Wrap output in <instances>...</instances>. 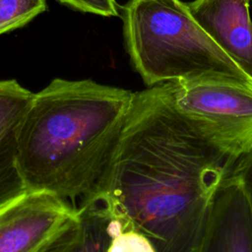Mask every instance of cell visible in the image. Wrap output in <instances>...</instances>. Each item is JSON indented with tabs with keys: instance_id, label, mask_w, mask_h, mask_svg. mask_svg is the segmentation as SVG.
<instances>
[{
	"instance_id": "1",
	"label": "cell",
	"mask_w": 252,
	"mask_h": 252,
	"mask_svg": "<svg viewBox=\"0 0 252 252\" xmlns=\"http://www.w3.org/2000/svg\"><path fill=\"white\" fill-rule=\"evenodd\" d=\"M235 162L178 112L170 83L148 87L132 94L99 200L123 229L144 234L157 252H198Z\"/></svg>"
},
{
	"instance_id": "2",
	"label": "cell",
	"mask_w": 252,
	"mask_h": 252,
	"mask_svg": "<svg viewBox=\"0 0 252 252\" xmlns=\"http://www.w3.org/2000/svg\"><path fill=\"white\" fill-rule=\"evenodd\" d=\"M133 92L92 80L56 78L33 94L18 129L27 191H45L75 213L107 186Z\"/></svg>"
},
{
	"instance_id": "3",
	"label": "cell",
	"mask_w": 252,
	"mask_h": 252,
	"mask_svg": "<svg viewBox=\"0 0 252 252\" xmlns=\"http://www.w3.org/2000/svg\"><path fill=\"white\" fill-rule=\"evenodd\" d=\"M122 20L126 51L147 87L203 78L252 84L181 0H130Z\"/></svg>"
},
{
	"instance_id": "4",
	"label": "cell",
	"mask_w": 252,
	"mask_h": 252,
	"mask_svg": "<svg viewBox=\"0 0 252 252\" xmlns=\"http://www.w3.org/2000/svg\"><path fill=\"white\" fill-rule=\"evenodd\" d=\"M169 83L178 112L221 152L237 160L252 150V84L220 78Z\"/></svg>"
},
{
	"instance_id": "5",
	"label": "cell",
	"mask_w": 252,
	"mask_h": 252,
	"mask_svg": "<svg viewBox=\"0 0 252 252\" xmlns=\"http://www.w3.org/2000/svg\"><path fill=\"white\" fill-rule=\"evenodd\" d=\"M77 213L45 191H27L0 208V252H36Z\"/></svg>"
},
{
	"instance_id": "6",
	"label": "cell",
	"mask_w": 252,
	"mask_h": 252,
	"mask_svg": "<svg viewBox=\"0 0 252 252\" xmlns=\"http://www.w3.org/2000/svg\"><path fill=\"white\" fill-rule=\"evenodd\" d=\"M250 0H193L190 13L206 33L246 74L252 77Z\"/></svg>"
},
{
	"instance_id": "7",
	"label": "cell",
	"mask_w": 252,
	"mask_h": 252,
	"mask_svg": "<svg viewBox=\"0 0 252 252\" xmlns=\"http://www.w3.org/2000/svg\"><path fill=\"white\" fill-rule=\"evenodd\" d=\"M199 252H252V218L245 189L230 173L212 208Z\"/></svg>"
},
{
	"instance_id": "8",
	"label": "cell",
	"mask_w": 252,
	"mask_h": 252,
	"mask_svg": "<svg viewBox=\"0 0 252 252\" xmlns=\"http://www.w3.org/2000/svg\"><path fill=\"white\" fill-rule=\"evenodd\" d=\"M34 93L0 80V208L27 192L18 166V129Z\"/></svg>"
},
{
	"instance_id": "9",
	"label": "cell",
	"mask_w": 252,
	"mask_h": 252,
	"mask_svg": "<svg viewBox=\"0 0 252 252\" xmlns=\"http://www.w3.org/2000/svg\"><path fill=\"white\" fill-rule=\"evenodd\" d=\"M111 216L101 200L83 208L36 252H108Z\"/></svg>"
},
{
	"instance_id": "10",
	"label": "cell",
	"mask_w": 252,
	"mask_h": 252,
	"mask_svg": "<svg viewBox=\"0 0 252 252\" xmlns=\"http://www.w3.org/2000/svg\"><path fill=\"white\" fill-rule=\"evenodd\" d=\"M46 7V0H0V35L26 26Z\"/></svg>"
},
{
	"instance_id": "11",
	"label": "cell",
	"mask_w": 252,
	"mask_h": 252,
	"mask_svg": "<svg viewBox=\"0 0 252 252\" xmlns=\"http://www.w3.org/2000/svg\"><path fill=\"white\" fill-rule=\"evenodd\" d=\"M108 227L112 236L108 252H157L144 234L133 228L123 229L119 220L111 217Z\"/></svg>"
},
{
	"instance_id": "12",
	"label": "cell",
	"mask_w": 252,
	"mask_h": 252,
	"mask_svg": "<svg viewBox=\"0 0 252 252\" xmlns=\"http://www.w3.org/2000/svg\"><path fill=\"white\" fill-rule=\"evenodd\" d=\"M72 9L102 17L118 16V6L115 0H58Z\"/></svg>"
},
{
	"instance_id": "13",
	"label": "cell",
	"mask_w": 252,
	"mask_h": 252,
	"mask_svg": "<svg viewBox=\"0 0 252 252\" xmlns=\"http://www.w3.org/2000/svg\"><path fill=\"white\" fill-rule=\"evenodd\" d=\"M231 172L242 182L247 195L252 218V150L236 160Z\"/></svg>"
},
{
	"instance_id": "14",
	"label": "cell",
	"mask_w": 252,
	"mask_h": 252,
	"mask_svg": "<svg viewBox=\"0 0 252 252\" xmlns=\"http://www.w3.org/2000/svg\"><path fill=\"white\" fill-rule=\"evenodd\" d=\"M199 249H200V248H199ZM198 252H199V251H198Z\"/></svg>"
}]
</instances>
